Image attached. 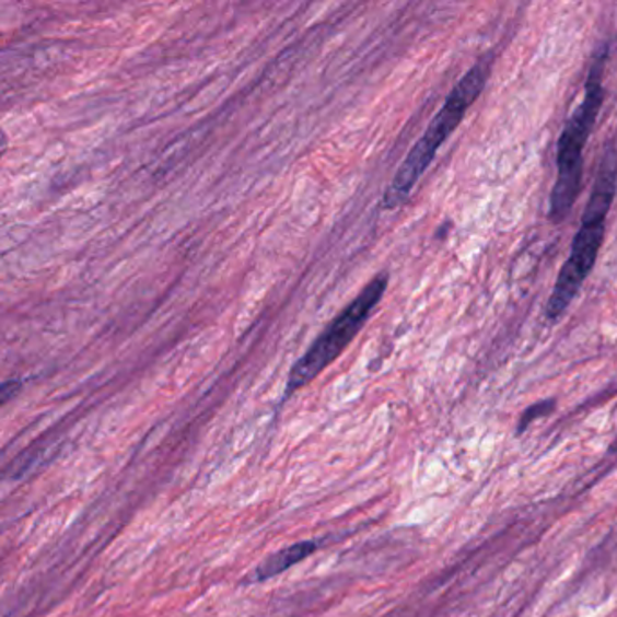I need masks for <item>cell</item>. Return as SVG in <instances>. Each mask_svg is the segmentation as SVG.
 Returning a JSON list of instances; mask_svg holds the SVG:
<instances>
[{"instance_id": "obj_1", "label": "cell", "mask_w": 617, "mask_h": 617, "mask_svg": "<svg viewBox=\"0 0 617 617\" xmlns=\"http://www.w3.org/2000/svg\"><path fill=\"white\" fill-rule=\"evenodd\" d=\"M489 71H491V62L481 58L453 88L450 96L445 98L442 109L436 113L422 138L415 143L414 149L408 152V156L395 174V178H393L392 185L384 196L386 209H395L398 205H403L404 199L411 194L420 176L433 162L434 154L439 152L440 145L453 135V131H456V127L461 126V121L464 120L466 110L480 96L481 91L486 88L487 79H489Z\"/></svg>"}, {"instance_id": "obj_8", "label": "cell", "mask_w": 617, "mask_h": 617, "mask_svg": "<svg viewBox=\"0 0 617 617\" xmlns=\"http://www.w3.org/2000/svg\"><path fill=\"white\" fill-rule=\"evenodd\" d=\"M608 453H610V455H617V434L616 439H614L613 445H610V450H608Z\"/></svg>"}, {"instance_id": "obj_2", "label": "cell", "mask_w": 617, "mask_h": 617, "mask_svg": "<svg viewBox=\"0 0 617 617\" xmlns=\"http://www.w3.org/2000/svg\"><path fill=\"white\" fill-rule=\"evenodd\" d=\"M603 63L597 57L592 63L585 84V98L572 113L558 142V178L550 194L549 218L552 223H563L581 193L583 179V149L591 137L603 105Z\"/></svg>"}, {"instance_id": "obj_5", "label": "cell", "mask_w": 617, "mask_h": 617, "mask_svg": "<svg viewBox=\"0 0 617 617\" xmlns=\"http://www.w3.org/2000/svg\"><path fill=\"white\" fill-rule=\"evenodd\" d=\"M617 149L608 145L603 152L602 165L597 171L596 182L592 187L591 198L583 212V225H605L608 210L616 198Z\"/></svg>"}, {"instance_id": "obj_3", "label": "cell", "mask_w": 617, "mask_h": 617, "mask_svg": "<svg viewBox=\"0 0 617 617\" xmlns=\"http://www.w3.org/2000/svg\"><path fill=\"white\" fill-rule=\"evenodd\" d=\"M386 288L387 273H379L331 321L330 326L315 339L310 350L292 368V372L288 375L287 397L299 392L301 387L308 386L310 382L319 377L331 362L342 356V351L353 342L362 326L366 325L373 310L377 308Z\"/></svg>"}, {"instance_id": "obj_6", "label": "cell", "mask_w": 617, "mask_h": 617, "mask_svg": "<svg viewBox=\"0 0 617 617\" xmlns=\"http://www.w3.org/2000/svg\"><path fill=\"white\" fill-rule=\"evenodd\" d=\"M317 549H319L317 542H299V544L284 547V549L278 550L276 555L268 556L267 560L257 567L256 572H254V580L267 581L273 575L283 574L284 570L306 560Z\"/></svg>"}, {"instance_id": "obj_4", "label": "cell", "mask_w": 617, "mask_h": 617, "mask_svg": "<svg viewBox=\"0 0 617 617\" xmlns=\"http://www.w3.org/2000/svg\"><path fill=\"white\" fill-rule=\"evenodd\" d=\"M603 240H605V225L581 223L580 231L572 241L569 259L561 267L555 290L550 293L547 304L549 319H558L566 312L570 301L575 298V293L580 292L581 284L585 283L586 276L596 265Z\"/></svg>"}, {"instance_id": "obj_7", "label": "cell", "mask_w": 617, "mask_h": 617, "mask_svg": "<svg viewBox=\"0 0 617 617\" xmlns=\"http://www.w3.org/2000/svg\"><path fill=\"white\" fill-rule=\"evenodd\" d=\"M556 408V400H542V403L533 404L528 406L525 411H523L522 417H520L519 429L516 433L522 434L528 426L533 424L534 420L544 419L547 415L552 414Z\"/></svg>"}]
</instances>
